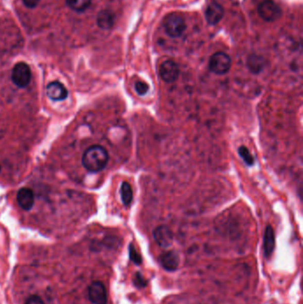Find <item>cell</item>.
Returning <instances> with one entry per match:
<instances>
[{
    "label": "cell",
    "mask_w": 303,
    "mask_h": 304,
    "mask_svg": "<svg viewBox=\"0 0 303 304\" xmlns=\"http://www.w3.org/2000/svg\"><path fill=\"white\" fill-rule=\"evenodd\" d=\"M108 162V152L99 145L92 146L83 154V165L87 171L91 173H98L102 171L106 167Z\"/></svg>",
    "instance_id": "obj_1"
},
{
    "label": "cell",
    "mask_w": 303,
    "mask_h": 304,
    "mask_svg": "<svg viewBox=\"0 0 303 304\" xmlns=\"http://www.w3.org/2000/svg\"><path fill=\"white\" fill-rule=\"evenodd\" d=\"M165 31L171 38H180L187 29L186 22L180 13H172L165 18Z\"/></svg>",
    "instance_id": "obj_2"
},
{
    "label": "cell",
    "mask_w": 303,
    "mask_h": 304,
    "mask_svg": "<svg viewBox=\"0 0 303 304\" xmlns=\"http://www.w3.org/2000/svg\"><path fill=\"white\" fill-rule=\"evenodd\" d=\"M209 70L216 75H224L229 72L231 68L230 57L223 52L213 53L209 60Z\"/></svg>",
    "instance_id": "obj_3"
},
{
    "label": "cell",
    "mask_w": 303,
    "mask_h": 304,
    "mask_svg": "<svg viewBox=\"0 0 303 304\" xmlns=\"http://www.w3.org/2000/svg\"><path fill=\"white\" fill-rule=\"evenodd\" d=\"M12 81L19 88H25L31 80V68L25 62H18L12 70Z\"/></svg>",
    "instance_id": "obj_4"
},
{
    "label": "cell",
    "mask_w": 303,
    "mask_h": 304,
    "mask_svg": "<svg viewBox=\"0 0 303 304\" xmlns=\"http://www.w3.org/2000/svg\"><path fill=\"white\" fill-rule=\"evenodd\" d=\"M258 13L265 22H272L282 16V10L272 0H264L258 6Z\"/></svg>",
    "instance_id": "obj_5"
},
{
    "label": "cell",
    "mask_w": 303,
    "mask_h": 304,
    "mask_svg": "<svg viewBox=\"0 0 303 304\" xmlns=\"http://www.w3.org/2000/svg\"><path fill=\"white\" fill-rule=\"evenodd\" d=\"M88 297L94 304H107L108 296L103 284L100 281L92 283L88 287Z\"/></svg>",
    "instance_id": "obj_6"
},
{
    "label": "cell",
    "mask_w": 303,
    "mask_h": 304,
    "mask_svg": "<svg viewBox=\"0 0 303 304\" xmlns=\"http://www.w3.org/2000/svg\"><path fill=\"white\" fill-rule=\"evenodd\" d=\"M159 75L165 82L173 83L179 78L180 68L175 61L167 60L161 64Z\"/></svg>",
    "instance_id": "obj_7"
},
{
    "label": "cell",
    "mask_w": 303,
    "mask_h": 304,
    "mask_svg": "<svg viewBox=\"0 0 303 304\" xmlns=\"http://www.w3.org/2000/svg\"><path fill=\"white\" fill-rule=\"evenodd\" d=\"M153 238L160 248H168L173 245V231L165 225L156 227L153 231Z\"/></svg>",
    "instance_id": "obj_8"
},
{
    "label": "cell",
    "mask_w": 303,
    "mask_h": 304,
    "mask_svg": "<svg viewBox=\"0 0 303 304\" xmlns=\"http://www.w3.org/2000/svg\"><path fill=\"white\" fill-rule=\"evenodd\" d=\"M224 16V9L221 4L216 1H212L208 4L207 8L204 13V17L210 25H215L221 22Z\"/></svg>",
    "instance_id": "obj_9"
},
{
    "label": "cell",
    "mask_w": 303,
    "mask_h": 304,
    "mask_svg": "<svg viewBox=\"0 0 303 304\" xmlns=\"http://www.w3.org/2000/svg\"><path fill=\"white\" fill-rule=\"evenodd\" d=\"M47 95L52 101H61L65 100L68 96V90L59 81L49 83L47 87Z\"/></svg>",
    "instance_id": "obj_10"
},
{
    "label": "cell",
    "mask_w": 303,
    "mask_h": 304,
    "mask_svg": "<svg viewBox=\"0 0 303 304\" xmlns=\"http://www.w3.org/2000/svg\"><path fill=\"white\" fill-rule=\"evenodd\" d=\"M16 200H17L19 206L22 210L29 211L34 205V192L31 189H29V188H22L20 191H18Z\"/></svg>",
    "instance_id": "obj_11"
},
{
    "label": "cell",
    "mask_w": 303,
    "mask_h": 304,
    "mask_svg": "<svg viewBox=\"0 0 303 304\" xmlns=\"http://www.w3.org/2000/svg\"><path fill=\"white\" fill-rule=\"evenodd\" d=\"M160 264L167 271H175L180 265V257L177 253L168 251L161 254L159 258Z\"/></svg>",
    "instance_id": "obj_12"
},
{
    "label": "cell",
    "mask_w": 303,
    "mask_h": 304,
    "mask_svg": "<svg viewBox=\"0 0 303 304\" xmlns=\"http://www.w3.org/2000/svg\"><path fill=\"white\" fill-rule=\"evenodd\" d=\"M115 14L109 10H101L96 18L97 25L101 30H110L115 24Z\"/></svg>",
    "instance_id": "obj_13"
},
{
    "label": "cell",
    "mask_w": 303,
    "mask_h": 304,
    "mask_svg": "<svg viewBox=\"0 0 303 304\" xmlns=\"http://www.w3.org/2000/svg\"><path fill=\"white\" fill-rule=\"evenodd\" d=\"M275 245L276 242H275L274 230L272 227L268 226L265 230L264 242H263L265 256L269 257L272 254L273 251L275 249Z\"/></svg>",
    "instance_id": "obj_14"
},
{
    "label": "cell",
    "mask_w": 303,
    "mask_h": 304,
    "mask_svg": "<svg viewBox=\"0 0 303 304\" xmlns=\"http://www.w3.org/2000/svg\"><path fill=\"white\" fill-rule=\"evenodd\" d=\"M265 61L258 55H251L247 59V67L252 73H259L264 68Z\"/></svg>",
    "instance_id": "obj_15"
},
{
    "label": "cell",
    "mask_w": 303,
    "mask_h": 304,
    "mask_svg": "<svg viewBox=\"0 0 303 304\" xmlns=\"http://www.w3.org/2000/svg\"><path fill=\"white\" fill-rule=\"evenodd\" d=\"M66 4L75 12L81 13L86 11L91 4L92 0H65Z\"/></svg>",
    "instance_id": "obj_16"
},
{
    "label": "cell",
    "mask_w": 303,
    "mask_h": 304,
    "mask_svg": "<svg viewBox=\"0 0 303 304\" xmlns=\"http://www.w3.org/2000/svg\"><path fill=\"white\" fill-rule=\"evenodd\" d=\"M120 194H121V200L124 204L126 206L130 205L132 201H133V199H134V196H133L132 187H131L129 183H126V182L122 183Z\"/></svg>",
    "instance_id": "obj_17"
},
{
    "label": "cell",
    "mask_w": 303,
    "mask_h": 304,
    "mask_svg": "<svg viewBox=\"0 0 303 304\" xmlns=\"http://www.w3.org/2000/svg\"><path fill=\"white\" fill-rule=\"evenodd\" d=\"M238 154H239V156L242 157L243 160L245 161V163L247 165L251 166V165H253L254 158H253V156H252L251 152H249V150L247 147L241 146L240 148L238 149Z\"/></svg>",
    "instance_id": "obj_18"
},
{
    "label": "cell",
    "mask_w": 303,
    "mask_h": 304,
    "mask_svg": "<svg viewBox=\"0 0 303 304\" xmlns=\"http://www.w3.org/2000/svg\"><path fill=\"white\" fill-rule=\"evenodd\" d=\"M129 257H130L131 261L137 265H140L143 261L142 257L139 254L138 252L136 251V249L133 245H130V247H129Z\"/></svg>",
    "instance_id": "obj_19"
},
{
    "label": "cell",
    "mask_w": 303,
    "mask_h": 304,
    "mask_svg": "<svg viewBox=\"0 0 303 304\" xmlns=\"http://www.w3.org/2000/svg\"><path fill=\"white\" fill-rule=\"evenodd\" d=\"M135 91L139 96H144L149 91V86L147 83L143 82V81H138L135 83Z\"/></svg>",
    "instance_id": "obj_20"
},
{
    "label": "cell",
    "mask_w": 303,
    "mask_h": 304,
    "mask_svg": "<svg viewBox=\"0 0 303 304\" xmlns=\"http://www.w3.org/2000/svg\"><path fill=\"white\" fill-rule=\"evenodd\" d=\"M134 283H135V286L139 287V288L146 287V285H147L146 279L143 278V275L140 273V272H137V273L135 274Z\"/></svg>",
    "instance_id": "obj_21"
},
{
    "label": "cell",
    "mask_w": 303,
    "mask_h": 304,
    "mask_svg": "<svg viewBox=\"0 0 303 304\" xmlns=\"http://www.w3.org/2000/svg\"><path fill=\"white\" fill-rule=\"evenodd\" d=\"M24 304H45L43 300L39 296H31L28 298Z\"/></svg>",
    "instance_id": "obj_22"
},
{
    "label": "cell",
    "mask_w": 303,
    "mask_h": 304,
    "mask_svg": "<svg viewBox=\"0 0 303 304\" xmlns=\"http://www.w3.org/2000/svg\"><path fill=\"white\" fill-rule=\"evenodd\" d=\"M41 0H22L24 5L28 8L33 9L36 8Z\"/></svg>",
    "instance_id": "obj_23"
},
{
    "label": "cell",
    "mask_w": 303,
    "mask_h": 304,
    "mask_svg": "<svg viewBox=\"0 0 303 304\" xmlns=\"http://www.w3.org/2000/svg\"><path fill=\"white\" fill-rule=\"evenodd\" d=\"M0 170H1V167H0Z\"/></svg>",
    "instance_id": "obj_24"
}]
</instances>
